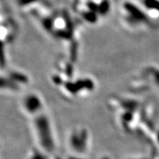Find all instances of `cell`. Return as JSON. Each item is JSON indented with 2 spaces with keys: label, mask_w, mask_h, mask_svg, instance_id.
<instances>
[{
  "label": "cell",
  "mask_w": 159,
  "mask_h": 159,
  "mask_svg": "<svg viewBox=\"0 0 159 159\" xmlns=\"http://www.w3.org/2000/svg\"><path fill=\"white\" fill-rule=\"evenodd\" d=\"M23 108L26 113L30 115H38V113H41L42 109V101L39 95L36 93H30L24 98Z\"/></svg>",
  "instance_id": "2"
},
{
  "label": "cell",
  "mask_w": 159,
  "mask_h": 159,
  "mask_svg": "<svg viewBox=\"0 0 159 159\" xmlns=\"http://www.w3.org/2000/svg\"><path fill=\"white\" fill-rule=\"evenodd\" d=\"M40 0H17L18 4L21 7L30 6L36 2H39Z\"/></svg>",
  "instance_id": "4"
},
{
  "label": "cell",
  "mask_w": 159,
  "mask_h": 159,
  "mask_svg": "<svg viewBox=\"0 0 159 159\" xmlns=\"http://www.w3.org/2000/svg\"><path fill=\"white\" fill-rule=\"evenodd\" d=\"M34 131L39 144L46 152H53L55 148L53 130L48 117L45 115H37L34 123Z\"/></svg>",
  "instance_id": "1"
},
{
  "label": "cell",
  "mask_w": 159,
  "mask_h": 159,
  "mask_svg": "<svg viewBox=\"0 0 159 159\" xmlns=\"http://www.w3.org/2000/svg\"><path fill=\"white\" fill-rule=\"evenodd\" d=\"M143 7L152 12L159 13V0H142Z\"/></svg>",
  "instance_id": "3"
}]
</instances>
